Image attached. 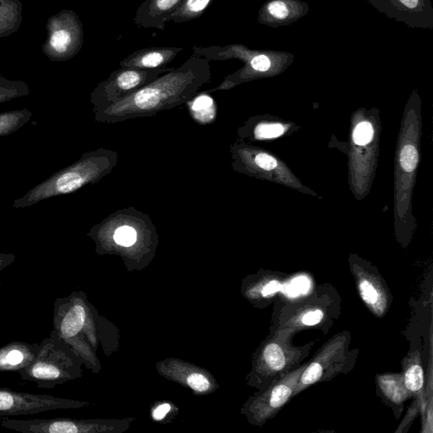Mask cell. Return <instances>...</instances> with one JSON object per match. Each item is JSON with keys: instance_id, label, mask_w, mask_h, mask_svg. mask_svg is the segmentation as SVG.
<instances>
[{"instance_id": "ac0fdd59", "label": "cell", "mask_w": 433, "mask_h": 433, "mask_svg": "<svg viewBox=\"0 0 433 433\" xmlns=\"http://www.w3.org/2000/svg\"><path fill=\"white\" fill-rule=\"evenodd\" d=\"M285 128L278 124H261L256 127L255 136L258 139L278 138L284 133Z\"/></svg>"}, {"instance_id": "5b68a950", "label": "cell", "mask_w": 433, "mask_h": 433, "mask_svg": "<svg viewBox=\"0 0 433 433\" xmlns=\"http://www.w3.org/2000/svg\"><path fill=\"white\" fill-rule=\"evenodd\" d=\"M76 406H78L76 402L62 398L0 388V417L35 415Z\"/></svg>"}, {"instance_id": "44dd1931", "label": "cell", "mask_w": 433, "mask_h": 433, "mask_svg": "<svg viewBox=\"0 0 433 433\" xmlns=\"http://www.w3.org/2000/svg\"><path fill=\"white\" fill-rule=\"evenodd\" d=\"M322 372H324V370H322V366L318 364L317 362H313L303 373L302 383L305 386L315 383L321 378Z\"/></svg>"}, {"instance_id": "ffe728a7", "label": "cell", "mask_w": 433, "mask_h": 433, "mask_svg": "<svg viewBox=\"0 0 433 433\" xmlns=\"http://www.w3.org/2000/svg\"><path fill=\"white\" fill-rule=\"evenodd\" d=\"M50 43L56 51L65 53L72 43V34L67 30H60L53 34Z\"/></svg>"}, {"instance_id": "2e32d148", "label": "cell", "mask_w": 433, "mask_h": 433, "mask_svg": "<svg viewBox=\"0 0 433 433\" xmlns=\"http://www.w3.org/2000/svg\"><path fill=\"white\" fill-rule=\"evenodd\" d=\"M400 165L405 171L412 172L417 166L418 153L417 148L412 145H406L401 150Z\"/></svg>"}, {"instance_id": "d4e9b609", "label": "cell", "mask_w": 433, "mask_h": 433, "mask_svg": "<svg viewBox=\"0 0 433 433\" xmlns=\"http://www.w3.org/2000/svg\"><path fill=\"white\" fill-rule=\"evenodd\" d=\"M250 66L256 72H265L270 68L271 61L266 55H256L250 60Z\"/></svg>"}, {"instance_id": "7c38bea8", "label": "cell", "mask_w": 433, "mask_h": 433, "mask_svg": "<svg viewBox=\"0 0 433 433\" xmlns=\"http://www.w3.org/2000/svg\"><path fill=\"white\" fill-rule=\"evenodd\" d=\"M296 378H291L289 381L278 384L272 391L269 404L272 408L278 409L281 407L289 400L292 394L293 388L295 385Z\"/></svg>"}, {"instance_id": "8fae6325", "label": "cell", "mask_w": 433, "mask_h": 433, "mask_svg": "<svg viewBox=\"0 0 433 433\" xmlns=\"http://www.w3.org/2000/svg\"><path fill=\"white\" fill-rule=\"evenodd\" d=\"M33 114L23 109L0 113V138L14 133L32 119Z\"/></svg>"}, {"instance_id": "cb8c5ba5", "label": "cell", "mask_w": 433, "mask_h": 433, "mask_svg": "<svg viewBox=\"0 0 433 433\" xmlns=\"http://www.w3.org/2000/svg\"><path fill=\"white\" fill-rule=\"evenodd\" d=\"M256 165H258L260 169L266 171H270L275 170L277 167V161L275 158L268 155L267 153H261L255 158Z\"/></svg>"}, {"instance_id": "f1b7e54d", "label": "cell", "mask_w": 433, "mask_h": 433, "mask_svg": "<svg viewBox=\"0 0 433 433\" xmlns=\"http://www.w3.org/2000/svg\"><path fill=\"white\" fill-rule=\"evenodd\" d=\"M171 406L168 404H163L158 406V407L153 410V417L156 421H161L166 417V415L170 412Z\"/></svg>"}, {"instance_id": "4316f807", "label": "cell", "mask_w": 433, "mask_h": 433, "mask_svg": "<svg viewBox=\"0 0 433 433\" xmlns=\"http://www.w3.org/2000/svg\"><path fill=\"white\" fill-rule=\"evenodd\" d=\"M324 318V313L319 310L309 312L302 318V322L305 325L313 326L322 321Z\"/></svg>"}, {"instance_id": "9c48e42d", "label": "cell", "mask_w": 433, "mask_h": 433, "mask_svg": "<svg viewBox=\"0 0 433 433\" xmlns=\"http://www.w3.org/2000/svg\"><path fill=\"white\" fill-rule=\"evenodd\" d=\"M189 113L199 125L207 126L214 123L217 116V107L213 97L209 92H201L185 103Z\"/></svg>"}, {"instance_id": "30bf717a", "label": "cell", "mask_w": 433, "mask_h": 433, "mask_svg": "<svg viewBox=\"0 0 433 433\" xmlns=\"http://www.w3.org/2000/svg\"><path fill=\"white\" fill-rule=\"evenodd\" d=\"M213 2L214 0H184L178 10L170 16V21L184 23L200 18Z\"/></svg>"}, {"instance_id": "f546056e", "label": "cell", "mask_w": 433, "mask_h": 433, "mask_svg": "<svg viewBox=\"0 0 433 433\" xmlns=\"http://www.w3.org/2000/svg\"><path fill=\"white\" fill-rule=\"evenodd\" d=\"M16 256L11 253H0V272L15 262Z\"/></svg>"}, {"instance_id": "4dcf8cb0", "label": "cell", "mask_w": 433, "mask_h": 433, "mask_svg": "<svg viewBox=\"0 0 433 433\" xmlns=\"http://www.w3.org/2000/svg\"><path fill=\"white\" fill-rule=\"evenodd\" d=\"M406 7L412 9L417 6L418 0H400Z\"/></svg>"}, {"instance_id": "7a4b0ae2", "label": "cell", "mask_w": 433, "mask_h": 433, "mask_svg": "<svg viewBox=\"0 0 433 433\" xmlns=\"http://www.w3.org/2000/svg\"><path fill=\"white\" fill-rule=\"evenodd\" d=\"M118 161V153L112 150L99 148L85 153L77 162L56 172L50 178L35 185L23 197L16 199L13 207L26 209L48 199L68 195L87 185L99 182L111 173Z\"/></svg>"}, {"instance_id": "3957f363", "label": "cell", "mask_w": 433, "mask_h": 433, "mask_svg": "<svg viewBox=\"0 0 433 433\" xmlns=\"http://www.w3.org/2000/svg\"><path fill=\"white\" fill-rule=\"evenodd\" d=\"M77 373V364L72 348L54 329L50 337L39 344L34 360L19 372L25 381L35 383L38 388L46 390L73 379Z\"/></svg>"}, {"instance_id": "9a60e30c", "label": "cell", "mask_w": 433, "mask_h": 433, "mask_svg": "<svg viewBox=\"0 0 433 433\" xmlns=\"http://www.w3.org/2000/svg\"><path fill=\"white\" fill-rule=\"evenodd\" d=\"M311 283L307 277L300 276L295 278L285 287L282 286L281 290L291 297L307 293L310 290Z\"/></svg>"}, {"instance_id": "8992f818", "label": "cell", "mask_w": 433, "mask_h": 433, "mask_svg": "<svg viewBox=\"0 0 433 433\" xmlns=\"http://www.w3.org/2000/svg\"><path fill=\"white\" fill-rule=\"evenodd\" d=\"M184 0H144L136 12L134 22L139 28L165 31L170 16Z\"/></svg>"}, {"instance_id": "52a82bcc", "label": "cell", "mask_w": 433, "mask_h": 433, "mask_svg": "<svg viewBox=\"0 0 433 433\" xmlns=\"http://www.w3.org/2000/svg\"><path fill=\"white\" fill-rule=\"evenodd\" d=\"M183 50L180 47L144 48L128 55L119 62V66L141 70L165 68Z\"/></svg>"}, {"instance_id": "603a6c76", "label": "cell", "mask_w": 433, "mask_h": 433, "mask_svg": "<svg viewBox=\"0 0 433 433\" xmlns=\"http://www.w3.org/2000/svg\"><path fill=\"white\" fill-rule=\"evenodd\" d=\"M187 383L190 387L199 393L205 392L209 390L210 383L204 376L200 373H193L187 378Z\"/></svg>"}, {"instance_id": "e0dca14e", "label": "cell", "mask_w": 433, "mask_h": 433, "mask_svg": "<svg viewBox=\"0 0 433 433\" xmlns=\"http://www.w3.org/2000/svg\"><path fill=\"white\" fill-rule=\"evenodd\" d=\"M374 131L372 124L361 122L356 127L353 133V140L357 145L364 146L368 144L373 138Z\"/></svg>"}, {"instance_id": "484cf974", "label": "cell", "mask_w": 433, "mask_h": 433, "mask_svg": "<svg viewBox=\"0 0 433 433\" xmlns=\"http://www.w3.org/2000/svg\"><path fill=\"white\" fill-rule=\"evenodd\" d=\"M268 11L278 19H285L288 16L289 11L285 4L282 1H273L269 4Z\"/></svg>"}, {"instance_id": "7402d4cb", "label": "cell", "mask_w": 433, "mask_h": 433, "mask_svg": "<svg viewBox=\"0 0 433 433\" xmlns=\"http://www.w3.org/2000/svg\"><path fill=\"white\" fill-rule=\"evenodd\" d=\"M28 94L26 88L0 86V103Z\"/></svg>"}, {"instance_id": "ba28073f", "label": "cell", "mask_w": 433, "mask_h": 433, "mask_svg": "<svg viewBox=\"0 0 433 433\" xmlns=\"http://www.w3.org/2000/svg\"><path fill=\"white\" fill-rule=\"evenodd\" d=\"M39 344L14 341L0 347V373H19L36 357Z\"/></svg>"}, {"instance_id": "d6986e66", "label": "cell", "mask_w": 433, "mask_h": 433, "mask_svg": "<svg viewBox=\"0 0 433 433\" xmlns=\"http://www.w3.org/2000/svg\"><path fill=\"white\" fill-rule=\"evenodd\" d=\"M359 287L361 297L364 302L370 305V306H377V304L379 302L380 295L373 284L368 280H364L360 283Z\"/></svg>"}, {"instance_id": "6da1fadb", "label": "cell", "mask_w": 433, "mask_h": 433, "mask_svg": "<svg viewBox=\"0 0 433 433\" xmlns=\"http://www.w3.org/2000/svg\"><path fill=\"white\" fill-rule=\"evenodd\" d=\"M211 77L209 61L192 54L179 68L163 74L134 94L94 114V121L116 124L154 117L191 100L201 87L209 82Z\"/></svg>"}, {"instance_id": "5bb4252c", "label": "cell", "mask_w": 433, "mask_h": 433, "mask_svg": "<svg viewBox=\"0 0 433 433\" xmlns=\"http://www.w3.org/2000/svg\"><path fill=\"white\" fill-rule=\"evenodd\" d=\"M405 383L410 391L415 393L422 390L424 383V373L421 366L414 365L406 371Z\"/></svg>"}, {"instance_id": "277c9868", "label": "cell", "mask_w": 433, "mask_h": 433, "mask_svg": "<svg viewBox=\"0 0 433 433\" xmlns=\"http://www.w3.org/2000/svg\"><path fill=\"white\" fill-rule=\"evenodd\" d=\"M173 69L168 66L155 70L121 67L114 70L92 92V111L94 114L103 111Z\"/></svg>"}, {"instance_id": "4fadbf2b", "label": "cell", "mask_w": 433, "mask_h": 433, "mask_svg": "<svg viewBox=\"0 0 433 433\" xmlns=\"http://www.w3.org/2000/svg\"><path fill=\"white\" fill-rule=\"evenodd\" d=\"M264 360L273 371H281L285 366V357L282 349L277 344H270L265 348L263 352Z\"/></svg>"}, {"instance_id": "83f0119b", "label": "cell", "mask_w": 433, "mask_h": 433, "mask_svg": "<svg viewBox=\"0 0 433 433\" xmlns=\"http://www.w3.org/2000/svg\"><path fill=\"white\" fill-rule=\"evenodd\" d=\"M282 289V285L277 280H273L269 282L268 284L264 286L262 290V295L266 297V296L272 295L280 291Z\"/></svg>"}]
</instances>
